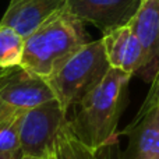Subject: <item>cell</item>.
<instances>
[{
	"instance_id": "6da1fadb",
	"label": "cell",
	"mask_w": 159,
	"mask_h": 159,
	"mask_svg": "<svg viewBox=\"0 0 159 159\" xmlns=\"http://www.w3.org/2000/svg\"><path fill=\"white\" fill-rule=\"evenodd\" d=\"M133 75L110 67L107 74L75 106L74 117L69 119L71 133L88 148H99L117 140V126L127 105L129 82Z\"/></svg>"
},
{
	"instance_id": "7a4b0ae2",
	"label": "cell",
	"mask_w": 159,
	"mask_h": 159,
	"mask_svg": "<svg viewBox=\"0 0 159 159\" xmlns=\"http://www.w3.org/2000/svg\"><path fill=\"white\" fill-rule=\"evenodd\" d=\"M87 42L84 22L63 7L25 38L21 67L46 80Z\"/></svg>"
},
{
	"instance_id": "3957f363",
	"label": "cell",
	"mask_w": 159,
	"mask_h": 159,
	"mask_svg": "<svg viewBox=\"0 0 159 159\" xmlns=\"http://www.w3.org/2000/svg\"><path fill=\"white\" fill-rule=\"evenodd\" d=\"M107 61L102 39L89 41L74 52L50 77L46 78L56 101L69 113L107 74Z\"/></svg>"
},
{
	"instance_id": "277c9868",
	"label": "cell",
	"mask_w": 159,
	"mask_h": 159,
	"mask_svg": "<svg viewBox=\"0 0 159 159\" xmlns=\"http://www.w3.org/2000/svg\"><path fill=\"white\" fill-rule=\"evenodd\" d=\"M67 124V112L56 99L22 110L17 117V133L22 157L49 159L59 134Z\"/></svg>"
},
{
	"instance_id": "5b68a950",
	"label": "cell",
	"mask_w": 159,
	"mask_h": 159,
	"mask_svg": "<svg viewBox=\"0 0 159 159\" xmlns=\"http://www.w3.org/2000/svg\"><path fill=\"white\" fill-rule=\"evenodd\" d=\"M141 0H67L66 10L80 21L95 25L102 32L129 24Z\"/></svg>"
},
{
	"instance_id": "8992f818",
	"label": "cell",
	"mask_w": 159,
	"mask_h": 159,
	"mask_svg": "<svg viewBox=\"0 0 159 159\" xmlns=\"http://www.w3.org/2000/svg\"><path fill=\"white\" fill-rule=\"evenodd\" d=\"M129 27L143 48L144 63L138 75L152 82L159 69V0H141Z\"/></svg>"
},
{
	"instance_id": "52a82bcc",
	"label": "cell",
	"mask_w": 159,
	"mask_h": 159,
	"mask_svg": "<svg viewBox=\"0 0 159 159\" xmlns=\"http://www.w3.org/2000/svg\"><path fill=\"white\" fill-rule=\"evenodd\" d=\"M121 134L129 135V145L121 159H159V96L149 106L141 107Z\"/></svg>"
},
{
	"instance_id": "ba28073f",
	"label": "cell",
	"mask_w": 159,
	"mask_h": 159,
	"mask_svg": "<svg viewBox=\"0 0 159 159\" xmlns=\"http://www.w3.org/2000/svg\"><path fill=\"white\" fill-rule=\"evenodd\" d=\"M67 0H10L0 24L27 38L48 18L60 11Z\"/></svg>"
},
{
	"instance_id": "9c48e42d",
	"label": "cell",
	"mask_w": 159,
	"mask_h": 159,
	"mask_svg": "<svg viewBox=\"0 0 159 159\" xmlns=\"http://www.w3.org/2000/svg\"><path fill=\"white\" fill-rule=\"evenodd\" d=\"M101 39L112 69L138 75L144 63L143 48L129 24L107 31Z\"/></svg>"
},
{
	"instance_id": "30bf717a",
	"label": "cell",
	"mask_w": 159,
	"mask_h": 159,
	"mask_svg": "<svg viewBox=\"0 0 159 159\" xmlns=\"http://www.w3.org/2000/svg\"><path fill=\"white\" fill-rule=\"evenodd\" d=\"M25 38L16 30L0 24V70L21 66Z\"/></svg>"
},
{
	"instance_id": "8fae6325",
	"label": "cell",
	"mask_w": 159,
	"mask_h": 159,
	"mask_svg": "<svg viewBox=\"0 0 159 159\" xmlns=\"http://www.w3.org/2000/svg\"><path fill=\"white\" fill-rule=\"evenodd\" d=\"M49 159H98L96 151L78 141L67 124L59 134L53 154Z\"/></svg>"
},
{
	"instance_id": "7c38bea8",
	"label": "cell",
	"mask_w": 159,
	"mask_h": 159,
	"mask_svg": "<svg viewBox=\"0 0 159 159\" xmlns=\"http://www.w3.org/2000/svg\"><path fill=\"white\" fill-rule=\"evenodd\" d=\"M18 115L16 117L0 123V154L20 151L18 133H17V117H18Z\"/></svg>"
},
{
	"instance_id": "4fadbf2b",
	"label": "cell",
	"mask_w": 159,
	"mask_h": 159,
	"mask_svg": "<svg viewBox=\"0 0 159 159\" xmlns=\"http://www.w3.org/2000/svg\"><path fill=\"white\" fill-rule=\"evenodd\" d=\"M96 157L98 159H121V151L120 145H119V138L107 145L102 147L96 151Z\"/></svg>"
},
{
	"instance_id": "5bb4252c",
	"label": "cell",
	"mask_w": 159,
	"mask_h": 159,
	"mask_svg": "<svg viewBox=\"0 0 159 159\" xmlns=\"http://www.w3.org/2000/svg\"><path fill=\"white\" fill-rule=\"evenodd\" d=\"M158 96H159V69H158L157 74H155L154 80H152L151 88H149L148 93H147V98H145V101H144V103H143V106H141V107L149 106V105H151L152 102L158 98Z\"/></svg>"
},
{
	"instance_id": "9a60e30c",
	"label": "cell",
	"mask_w": 159,
	"mask_h": 159,
	"mask_svg": "<svg viewBox=\"0 0 159 159\" xmlns=\"http://www.w3.org/2000/svg\"><path fill=\"white\" fill-rule=\"evenodd\" d=\"M0 159H22V152L20 149V151L8 152V154H0Z\"/></svg>"
},
{
	"instance_id": "2e32d148",
	"label": "cell",
	"mask_w": 159,
	"mask_h": 159,
	"mask_svg": "<svg viewBox=\"0 0 159 159\" xmlns=\"http://www.w3.org/2000/svg\"><path fill=\"white\" fill-rule=\"evenodd\" d=\"M22 159H43V158H32V157H22Z\"/></svg>"
}]
</instances>
